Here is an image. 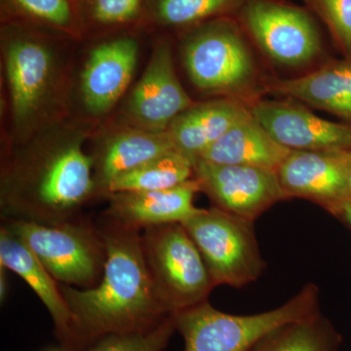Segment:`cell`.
Returning a JSON list of instances; mask_svg holds the SVG:
<instances>
[{
    "instance_id": "obj_1",
    "label": "cell",
    "mask_w": 351,
    "mask_h": 351,
    "mask_svg": "<svg viewBox=\"0 0 351 351\" xmlns=\"http://www.w3.org/2000/svg\"><path fill=\"white\" fill-rule=\"evenodd\" d=\"M98 230L106 249L101 280L82 290L60 286L73 314L76 343L144 331L171 315L152 284L140 230L110 219Z\"/></svg>"
},
{
    "instance_id": "obj_2",
    "label": "cell",
    "mask_w": 351,
    "mask_h": 351,
    "mask_svg": "<svg viewBox=\"0 0 351 351\" xmlns=\"http://www.w3.org/2000/svg\"><path fill=\"white\" fill-rule=\"evenodd\" d=\"M94 161L80 141L32 152L21 158L4 178L3 219L56 225L75 219L96 184Z\"/></svg>"
},
{
    "instance_id": "obj_3",
    "label": "cell",
    "mask_w": 351,
    "mask_h": 351,
    "mask_svg": "<svg viewBox=\"0 0 351 351\" xmlns=\"http://www.w3.org/2000/svg\"><path fill=\"white\" fill-rule=\"evenodd\" d=\"M182 56L195 86L251 106L257 101L258 69L243 29L235 16L189 27Z\"/></svg>"
},
{
    "instance_id": "obj_4",
    "label": "cell",
    "mask_w": 351,
    "mask_h": 351,
    "mask_svg": "<svg viewBox=\"0 0 351 351\" xmlns=\"http://www.w3.org/2000/svg\"><path fill=\"white\" fill-rule=\"evenodd\" d=\"M319 313V290L306 284L276 308L251 315L219 311L208 301L174 314L184 351H252L270 332Z\"/></svg>"
},
{
    "instance_id": "obj_5",
    "label": "cell",
    "mask_w": 351,
    "mask_h": 351,
    "mask_svg": "<svg viewBox=\"0 0 351 351\" xmlns=\"http://www.w3.org/2000/svg\"><path fill=\"white\" fill-rule=\"evenodd\" d=\"M141 239L157 297L168 313L174 315L208 301L216 285L181 223L145 228Z\"/></svg>"
},
{
    "instance_id": "obj_6",
    "label": "cell",
    "mask_w": 351,
    "mask_h": 351,
    "mask_svg": "<svg viewBox=\"0 0 351 351\" xmlns=\"http://www.w3.org/2000/svg\"><path fill=\"white\" fill-rule=\"evenodd\" d=\"M3 221L2 226L38 258L55 280L83 289L93 288L101 280L106 249L98 228L75 219L56 225Z\"/></svg>"
},
{
    "instance_id": "obj_7",
    "label": "cell",
    "mask_w": 351,
    "mask_h": 351,
    "mask_svg": "<svg viewBox=\"0 0 351 351\" xmlns=\"http://www.w3.org/2000/svg\"><path fill=\"white\" fill-rule=\"evenodd\" d=\"M182 225L199 250L215 285L241 288L262 276L265 263L253 221L213 207L200 209Z\"/></svg>"
},
{
    "instance_id": "obj_8",
    "label": "cell",
    "mask_w": 351,
    "mask_h": 351,
    "mask_svg": "<svg viewBox=\"0 0 351 351\" xmlns=\"http://www.w3.org/2000/svg\"><path fill=\"white\" fill-rule=\"evenodd\" d=\"M235 18L265 56L279 64L301 66L322 50L313 14L285 0H245Z\"/></svg>"
},
{
    "instance_id": "obj_9",
    "label": "cell",
    "mask_w": 351,
    "mask_h": 351,
    "mask_svg": "<svg viewBox=\"0 0 351 351\" xmlns=\"http://www.w3.org/2000/svg\"><path fill=\"white\" fill-rule=\"evenodd\" d=\"M193 179L215 207L253 223L276 203L289 199L276 171L265 168L195 159Z\"/></svg>"
},
{
    "instance_id": "obj_10",
    "label": "cell",
    "mask_w": 351,
    "mask_h": 351,
    "mask_svg": "<svg viewBox=\"0 0 351 351\" xmlns=\"http://www.w3.org/2000/svg\"><path fill=\"white\" fill-rule=\"evenodd\" d=\"M250 110L272 138L291 151L351 149V124L321 119L297 101L258 99Z\"/></svg>"
},
{
    "instance_id": "obj_11",
    "label": "cell",
    "mask_w": 351,
    "mask_h": 351,
    "mask_svg": "<svg viewBox=\"0 0 351 351\" xmlns=\"http://www.w3.org/2000/svg\"><path fill=\"white\" fill-rule=\"evenodd\" d=\"M193 105L176 75L170 43H159L132 93L129 113L145 130L165 131L178 115Z\"/></svg>"
},
{
    "instance_id": "obj_12",
    "label": "cell",
    "mask_w": 351,
    "mask_h": 351,
    "mask_svg": "<svg viewBox=\"0 0 351 351\" xmlns=\"http://www.w3.org/2000/svg\"><path fill=\"white\" fill-rule=\"evenodd\" d=\"M276 174L289 198H304L328 211L348 198L339 151H291Z\"/></svg>"
},
{
    "instance_id": "obj_13",
    "label": "cell",
    "mask_w": 351,
    "mask_h": 351,
    "mask_svg": "<svg viewBox=\"0 0 351 351\" xmlns=\"http://www.w3.org/2000/svg\"><path fill=\"white\" fill-rule=\"evenodd\" d=\"M200 191L195 179L163 191L110 193L107 219L132 230H142L165 223H182L199 212L193 204Z\"/></svg>"
},
{
    "instance_id": "obj_14",
    "label": "cell",
    "mask_w": 351,
    "mask_h": 351,
    "mask_svg": "<svg viewBox=\"0 0 351 351\" xmlns=\"http://www.w3.org/2000/svg\"><path fill=\"white\" fill-rule=\"evenodd\" d=\"M138 59V43L122 36L92 51L82 73V95L90 112H108L130 83Z\"/></svg>"
},
{
    "instance_id": "obj_15",
    "label": "cell",
    "mask_w": 351,
    "mask_h": 351,
    "mask_svg": "<svg viewBox=\"0 0 351 351\" xmlns=\"http://www.w3.org/2000/svg\"><path fill=\"white\" fill-rule=\"evenodd\" d=\"M6 52L13 112L22 121L38 110L47 91L52 58L45 44L25 32L11 36Z\"/></svg>"
},
{
    "instance_id": "obj_16",
    "label": "cell",
    "mask_w": 351,
    "mask_h": 351,
    "mask_svg": "<svg viewBox=\"0 0 351 351\" xmlns=\"http://www.w3.org/2000/svg\"><path fill=\"white\" fill-rule=\"evenodd\" d=\"M265 91L334 113L351 121V59L332 61L294 78H265Z\"/></svg>"
},
{
    "instance_id": "obj_17",
    "label": "cell",
    "mask_w": 351,
    "mask_h": 351,
    "mask_svg": "<svg viewBox=\"0 0 351 351\" xmlns=\"http://www.w3.org/2000/svg\"><path fill=\"white\" fill-rule=\"evenodd\" d=\"M0 267L12 270L29 284L49 311L60 339L66 345H76L73 314L57 281L38 258L3 226L0 230Z\"/></svg>"
},
{
    "instance_id": "obj_18",
    "label": "cell",
    "mask_w": 351,
    "mask_h": 351,
    "mask_svg": "<svg viewBox=\"0 0 351 351\" xmlns=\"http://www.w3.org/2000/svg\"><path fill=\"white\" fill-rule=\"evenodd\" d=\"M251 114L250 106L221 98L193 104L168 127L176 149L195 160L235 124Z\"/></svg>"
},
{
    "instance_id": "obj_19",
    "label": "cell",
    "mask_w": 351,
    "mask_h": 351,
    "mask_svg": "<svg viewBox=\"0 0 351 351\" xmlns=\"http://www.w3.org/2000/svg\"><path fill=\"white\" fill-rule=\"evenodd\" d=\"M290 152L276 142L251 112L195 159L277 171Z\"/></svg>"
},
{
    "instance_id": "obj_20",
    "label": "cell",
    "mask_w": 351,
    "mask_h": 351,
    "mask_svg": "<svg viewBox=\"0 0 351 351\" xmlns=\"http://www.w3.org/2000/svg\"><path fill=\"white\" fill-rule=\"evenodd\" d=\"M175 149L168 130L120 133L104 147L97 163L95 184L106 193L108 184L119 176Z\"/></svg>"
},
{
    "instance_id": "obj_21",
    "label": "cell",
    "mask_w": 351,
    "mask_h": 351,
    "mask_svg": "<svg viewBox=\"0 0 351 351\" xmlns=\"http://www.w3.org/2000/svg\"><path fill=\"white\" fill-rule=\"evenodd\" d=\"M195 177V160L175 151L119 176L108 184L106 195L124 191H154L176 188Z\"/></svg>"
},
{
    "instance_id": "obj_22",
    "label": "cell",
    "mask_w": 351,
    "mask_h": 351,
    "mask_svg": "<svg viewBox=\"0 0 351 351\" xmlns=\"http://www.w3.org/2000/svg\"><path fill=\"white\" fill-rule=\"evenodd\" d=\"M245 0H147L149 19L163 27L189 29L207 21L235 16Z\"/></svg>"
},
{
    "instance_id": "obj_23",
    "label": "cell",
    "mask_w": 351,
    "mask_h": 351,
    "mask_svg": "<svg viewBox=\"0 0 351 351\" xmlns=\"http://www.w3.org/2000/svg\"><path fill=\"white\" fill-rule=\"evenodd\" d=\"M336 335L318 313L278 328L252 351H336Z\"/></svg>"
},
{
    "instance_id": "obj_24",
    "label": "cell",
    "mask_w": 351,
    "mask_h": 351,
    "mask_svg": "<svg viewBox=\"0 0 351 351\" xmlns=\"http://www.w3.org/2000/svg\"><path fill=\"white\" fill-rule=\"evenodd\" d=\"M3 4L11 14L63 31H75L82 21L75 0H3Z\"/></svg>"
},
{
    "instance_id": "obj_25",
    "label": "cell",
    "mask_w": 351,
    "mask_h": 351,
    "mask_svg": "<svg viewBox=\"0 0 351 351\" xmlns=\"http://www.w3.org/2000/svg\"><path fill=\"white\" fill-rule=\"evenodd\" d=\"M176 331L174 315L144 331L110 335L87 351H163Z\"/></svg>"
},
{
    "instance_id": "obj_26",
    "label": "cell",
    "mask_w": 351,
    "mask_h": 351,
    "mask_svg": "<svg viewBox=\"0 0 351 351\" xmlns=\"http://www.w3.org/2000/svg\"><path fill=\"white\" fill-rule=\"evenodd\" d=\"M80 19L101 27L130 24L142 16L145 0H76Z\"/></svg>"
},
{
    "instance_id": "obj_27",
    "label": "cell",
    "mask_w": 351,
    "mask_h": 351,
    "mask_svg": "<svg viewBox=\"0 0 351 351\" xmlns=\"http://www.w3.org/2000/svg\"><path fill=\"white\" fill-rule=\"evenodd\" d=\"M325 25L346 58L351 59V0H304Z\"/></svg>"
},
{
    "instance_id": "obj_28",
    "label": "cell",
    "mask_w": 351,
    "mask_h": 351,
    "mask_svg": "<svg viewBox=\"0 0 351 351\" xmlns=\"http://www.w3.org/2000/svg\"><path fill=\"white\" fill-rule=\"evenodd\" d=\"M330 212L338 215L351 226V198L341 201L337 206L332 208Z\"/></svg>"
},
{
    "instance_id": "obj_29",
    "label": "cell",
    "mask_w": 351,
    "mask_h": 351,
    "mask_svg": "<svg viewBox=\"0 0 351 351\" xmlns=\"http://www.w3.org/2000/svg\"><path fill=\"white\" fill-rule=\"evenodd\" d=\"M343 167H345L346 186H348V198H351V149L339 151Z\"/></svg>"
},
{
    "instance_id": "obj_30",
    "label": "cell",
    "mask_w": 351,
    "mask_h": 351,
    "mask_svg": "<svg viewBox=\"0 0 351 351\" xmlns=\"http://www.w3.org/2000/svg\"><path fill=\"white\" fill-rule=\"evenodd\" d=\"M4 269H5L3 267H0V299H1V302L5 299L7 294V279Z\"/></svg>"
},
{
    "instance_id": "obj_31",
    "label": "cell",
    "mask_w": 351,
    "mask_h": 351,
    "mask_svg": "<svg viewBox=\"0 0 351 351\" xmlns=\"http://www.w3.org/2000/svg\"><path fill=\"white\" fill-rule=\"evenodd\" d=\"M75 1H76V0H75ZM76 3H77V2H76Z\"/></svg>"
}]
</instances>
